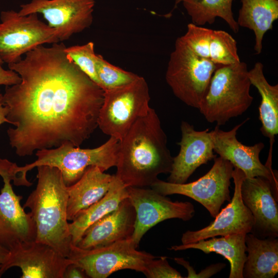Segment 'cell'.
<instances>
[{"instance_id": "31", "label": "cell", "mask_w": 278, "mask_h": 278, "mask_svg": "<svg viewBox=\"0 0 278 278\" xmlns=\"http://www.w3.org/2000/svg\"><path fill=\"white\" fill-rule=\"evenodd\" d=\"M0 61V85L10 86L19 83L21 78L14 71L11 70H5L2 66Z\"/></svg>"}, {"instance_id": "10", "label": "cell", "mask_w": 278, "mask_h": 278, "mask_svg": "<svg viewBox=\"0 0 278 278\" xmlns=\"http://www.w3.org/2000/svg\"><path fill=\"white\" fill-rule=\"evenodd\" d=\"M214 160L211 169L196 181L176 184L158 179L150 187L164 196L179 194L188 197L202 205L215 218L224 202L231 200L229 188L234 167L220 157Z\"/></svg>"}, {"instance_id": "28", "label": "cell", "mask_w": 278, "mask_h": 278, "mask_svg": "<svg viewBox=\"0 0 278 278\" xmlns=\"http://www.w3.org/2000/svg\"><path fill=\"white\" fill-rule=\"evenodd\" d=\"M96 69L99 85L103 91L129 84L139 76L112 65L100 55H97Z\"/></svg>"}, {"instance_id": "33", "label": "cell", "mask_w": 278, "mask_h": 278, "mask_svg": "<svg viewBox=\"0 0 278 278\" xmlns=\"http://www.w3.org/2000/svg\"><path fill=\"white\" fill-rule=\"evenodd\" d=\"M3 94L0 91V125L5 123L10 124L9 121L7 118L8 109L3 104Z\"/></svg>"}, {"instance_id": "15", "label": "cell", "mask_w": 278, "mask_h": 278, "mask_svg": "<svg viewBox=\"0 0 278 278\" xmlns=\"http://www.w3.org/2000/svg\"><path fill=\"white\" fill-rule=\"evenodd\" d=\"M277 189L264 177L245 176L242 180L241 199L254 219L251 233L258 238L278 236Z\"/></svg>"}, {"instance_id": "5", "label": "cell", "mask_w": 278, "mask_h": 278, "mask_svg": "<svg viewBox=\"0 0 278 278\" xmlns=\"http://www.w3.org/2000/svg\"><path fill=\"white\" fill-rule=\"evenodd\" d=\"M251 85L245 62L219 65L198 109L208 123L223 125L250 107L253 100Z\"/></svg>"}, {"instance_id": "26", "label": "cell", "mask_w": 278, "mask_h": 278, "mask_svg": "<svg viewBox=\"0 0 278 278\" xmlns=\"http://www.w3.org/2000/svg\"><path fill=\"white\" fill-rule=\"evenodd\" d=\"M234 0H175L174 9L182 3L190 16L192 23L202 26L213 24L216 18L223 19L235 33L239 27L232 12Z\"/></svg>"}, {"instance_id": "24", "label": "cell", "mask_w": 278, "mask_h": 278, "mask_svg": "<svg viewBox=\"0 0 278 278\" xmlns=\"http://www.w3.org/2000/svg\"><path fill=\"white\" fill-rule=\"evenodd\" d=\"M128 197L127 187L115 175L107 193L99 201L81 211L69 223L72 244L77 245L86 229L107 214L116 209Z\"/></svg>"}, {"instance_id": "22", "label": "cell", "mask_w": 278, "mask_h": 278, "mask_svg": "<svg viewBox=\"0 0 278 278\" xmlns=\"http://www.w3.org/2000/svg\"><path fill=\"white\" fill-rule=\"evenodd\" d=\"M247 259L243 278H273L278 272V239L260 238L251 233L245 236Z\"/></svg>"}, {"instance_id": "6", "label": "cell", "mask_w": 278, "mask_h": 278, "mask_svg": "<svg viewBox=\"0 0 278 278\" xmlns=\"http://www.w3.org/2000/svg\"><path fill=\"white\" fill-rule=\"evenodd\" d=\"M148 85L141 76L132 82L103 91L98 127L119 141L140 118L150 109Z\"/></svg>"}, {"instance_id": "17", "label": "cell", "mask_w": 278, "mask_h": 278, "mask_svg": "<svg viewBox=\"0 0 278 278\" xmlns=\"http://www.w3.org/2000/svg\"><path fill=\"white\" fill-rule=\"evenodd\" d=\"M248 120L227 131L221 130L217 126L213 130L214 152L229 161L234 167L242 170L246 177L266 178L278 189L277 171L262 164L259 159L264 144L259 142L253 146H246L236 137L237 131Z\"/></svg>"}, {"instance_id": "9", "label": "cell", "mask_w": 278, "mask_h": 278, "mask_svg": "<svg viewBox=\"0 0 278 278\" xmlns=\"http://www.w3.org/2000/svg\"><path fill=\"white\" fill-rule=\"evenodd\" d=\"M0 61L8 64L45 43L59 42L55 30L38 19V13L21 15L13 10L0 15Z\"/></svg>"}, {"instance_id": "34", "label": "cell", "mask_w": 278, "mask_h": 278, "mask_svg": "<svg viewBox=\"0 0 278 278\" xmlns=\"http://www.w3.org/2000/svg\"><path fill=\"white\" fill-rule=\"evenodd\" d=\"M10 251L0 244V264H4L8 259Z\"/></svg>"}, {"instance_id": "32", "label": "cell", "mask_w": 278, "mask_h": 278, "mask_svg": "<svg viewBox=\"0 0 278 278\" xmlns=\"http://www.w3.org/2000/svg\"><path fill=\"white\" fill-rule=\"evenodd\" d=\"M88 277L84 271L78 265L71 263L68 265L64 272L63 278Z\"/></svg>"}, {"instance_id": "12", "label": "cell", "mask_w": 278, "mask_h": 278, "mask_svg": "<svg viewBox=\"0 0 278 278\" xmlns=\"http://www.w3.org/2000/svg\"><path fill=\"white\" fill-rule=\"evenodd\" d=\"M127 191L128 198L136 213L131 238L137 247L145 234L158 223L173 218L188 221L195 215L192 203L172 201L151 188L129 186Z\"/></svg>"}, {"instance_id": "18", "label": "cell", "mask_w": 278, "mask_h": 278, "mask_svg": "<svg viewBox=\"0 0 278 278\" xmlns=\"http://www.w3.org/2000/svg\"><path fill=\"white\" fill-rule=\"evenodd\" d=\"M181 139L177 143L180 146L178 154L173 157L171 170L167 182L183 184L201 165L214 160L213 131L208 129L197 131L185 121L180 126Z\"/></svg>"}, {"instance_id": "35", "label": "cell", "mask_w": 278, "mask_h": 278, "mask_svg": "<svg viewBox=\"0 0 278 278\" xmlns=\"http://www.w3.org/2000/svg\"><path fill=\"white\" fill-rule=\"evenodd\" d=\"M1 275H2V273H1V264H0V277H1Z\"/></svg>"}, {"instance_id": "4", "label": "cell", "mask_w": 278, "mask_h": 278, "mask_svg": "<svg viewBox=\"0 0 278 278\" xmlns=\"http://www.w3.org/2000/svg\"><path fill=\"white\" fill-rule=\"evenodd\" d=\"M119 148V141L112 136L92 149H82L66 143L56 148L37 150V160L24 166L16 165L15 172L21 185L29 187L32 184L26 178L29 170L39 166L54 167L61 171L65 185L69 186L91 166H97L103 171L116 166Z\"/></svg>"}, {"instance_id": "14", "label": "cell", "mask_w": 278, "mask_h": 278, "mask_svg": "<svg viewBox=\"0 0 278 278\" xmlns=\"http://www.w3.org/2000/svg\"><path fill=\"white\" fill-rule=\"evenodd\" d=\"M245 176L242 170L234 167L232 173L234 192L231 201L208 225L198 230H188L184 232L181 239L182 245L218 236L251 232L254 225L253 217L243 202L240 193Z\"/></svg>"}, {"instance_id": "2", "label": "cell", "mask_w": 278, "mask_h": 278, "mask_svg": "<svg viewBox=\"0 0 278 278\" xmlns=\"http://www.w3.org/2000/svg\"><path fill=\"white\" fill-rule=\"evenodd\" d=\"M155 111L138 118L119 141L115 176L126 187L150 186L159 175L169 173L173 157Z\"/></svg>"}, {"instance_id": "20", "label": "cell", "mask_w": 278, "mask_h": 278, "mask_svg": "<svg viewBox=\"0 0 278 278\" xmlns=\"http://www.w3.org/2000/svg\"><path fill=\"white\" fill-rule=\"evenodd\" d=\"M114 177L105 173L97 166H91L78 181L67 186L68 220L72 221L79 212L103 197Z\"/></svg>"}, {"instance_id": "29", "label": "cell", "mask_w": 278, "mask_h": 278, "mask_svg": "<svg viewBox=\"0 0 278 278\" xmlns=\"http://www.w3.org/2000/svg\"><path fill=\"white\" fill-rule=\"evenodd\" d=\"M65 51L75 64L99 85L96 69L97 54L95 53L94 43L89 42L81 45L66 47Z\"/></svg>"}, {"instance_id": "11", "label": "cell", "mask_w": 278, "mask_h": 278, "mask_svg": "<svg viewBox=\"0 0 278 278\" xmlns=\"http://www.w3.org/2000/svg\"><path fill=\"white\" fill-rule=\"evenodd\" d=\"M16 163L0 158V176L4 182L0 193V244L9 251L21 244L35 241L36 227L30 212L21 205L22 197L13 190Z\"/></svg>"}, {"instance_id": "3", "label": "cell", "mask_w": 278, "mask_h": 278, "mask_svg": "<svg viewBox=\"0 0 278 278\" xmlns=\"http://www.w3.org/2000/svg\"><path fill=\"white\" fill-rule=\"evenodd\" d=\"M37 168L36 187L23 207L30 210L36 227L35 241L48 245L67 257L72 244L67 216V186L58 168Z\"/></svg>"}, {"instance_id": "27", "label": "cell", "mask_w": 278, "mask_h": 278, "mask_svg": "<svg viewBox=\"0 0 278 278\" xmlns=\"http://www.w3.org/2000/svg\"><path fill=\"white\" fill-rule=\"evenodd\" d=\"M200 55L218 65L240 62L236 40L224 30L206 28L202 38Z\"/></svg>"}, {"instance_id": "7", "label": "cell", "mask_w": 278, "mask_h": 278, "mask_svg": "<svg viewBox=\"0 0 278 278\" xmlns=\"http://www.w3.org/2000/svg\"><path fill=\"white\" fill-rule=\"evenodd\" d=\"M218 65L195 54L178 38L170 56L165 79L178 99L198 109Z\"/></svg>"}, {"instance_id": "30", "label": "cell", "mask_w": 278, "mask_h": 278, "mask_svg": "<svg viewBox=\"0 0 278 278\" xmlns=\"http://www.w3.org/2000/svg\"><path fill=\"white\" fill-rule=\"evenodd\" d=\"M151 260L143 273L147 278H182L181 274L169 264L166 256Z\"/></svg>"}, {"instance_id": "21", "label": "cell", "mask_w": 278, "mask_h": 278, "mask_svg": "<svg viewBox=\"0 0 278 278\" xmlns=\"http://www.w3.org/2000/svg\"><path fill=\"white\" fill-rule=\"evenodd\" d=\"M251 85L258 90L261 101L258 108L259 119L262 124L260 130L262 134L268 137L270 149L267 162H272L273 145L278 134V84L271 85L266 80L263 71V65L256 62L248 71Z\"/></svg>"}, {"instance_id": "25", "label": "cell", "mask_w": 278, "mask_h": 278, "mask_svg": "<svg viewBox=\"0 0 278 278\" xmlns=\"http://www.w3.org/2000/svg\"><path fill=\"white\" fill-rule=\"evenodd\" d=\"M238 25L253 30L255 36L254 50L262 52L263 40L266 32L273 28L278 19L277 0H240Z\"/></svg>"}, {"instance_id": "19", "label": "cell", "mask_w": 278, "mask_h": 278, "mask_svg": "<svg viewBox=\"0 0 278 278\" xmlns=\"http://www.w3.org/2000/svg\"><path fill=\"white\" fill-rule=\"evenodd\" d=\"M136 219L128 198L118 207L91 225L76 245L84 249L101 247L131 237Z\"/></svg>"}, {"instance_id": "13", "label": "cell", "mask_w": 278, "mask_h": 278, "mask_svg": "<svg viewBox=\"0 0 278 278\" xmlns=\"http://www.w3.org/2000/svg\"><path fill=\"white\" fill-rule=\"evenodd\" d=\"M95 0H31L21 5V15L42 14L59 41L89 28L93 20Z\"/></svg>"}, {"instance_id": "1", "label": "cell", "mask_w": 278, "mask_h": 278, "mask_svg": "<svg viewBox=\"0 0 278 278\" xmlns=\"http://www.w3.org/2000/svg\"><path fill=\"white\" fill-rule=\"evenodd\" d=\"M62 42L40 45L8 64L20 76L6 86L3 102L14 126L7 131L19 157L64 144L80 146L98 127L103 90L73 61Z\"/></svg>"}, {"instance_id": "16", "label": "cell", "mask_w": 278, "mask_h": 278, "mask_svg": "<svg viewBox=\"0 0 278 278\" xmlns=\"http://www.w3.org/2000/svg\"><path fill=\"white\" fill-rule=\"evenodd\" d=\"M71 263L48 245L33 241L10 250L7 260L1 265V273L18 267L22 271L21 278H63L66 267Z\"/></svg>"}, {"instance_id": "23", "label": "cell", "mask_w": 278, "mask_h": 278, "mask_svg": "<svg viewBox=\"0 0 278 278\" xmlns=\"http://www.w3.org/2000/svg\"><path fill=\"white\" fill-rule=\"evenodd\" d=\"M246 233H238L220 237H214L196 242L175 245L169 249L175 251L194 249L205 254L214 252L220 254L230 264L229 278H243L242 270L247 259L246 253Z\"/></svg>"}, {"instance_id": "8", "label": "cell", "mask_w": 278, "mask_h": 278, "mask_svg": "<svg viewBox=\"0 0 278 278\" xmlns=\"http://www.w3.org/2000/svg\"><path fill=\"white\" fill-rule=\"evenodd\" d=\"M136 248L131 237L90 249L72 244L67 257L81 267L88 277L106 278L123 269L143 273L150 262L158 257Z\"/></svg>"}]
</instances>
